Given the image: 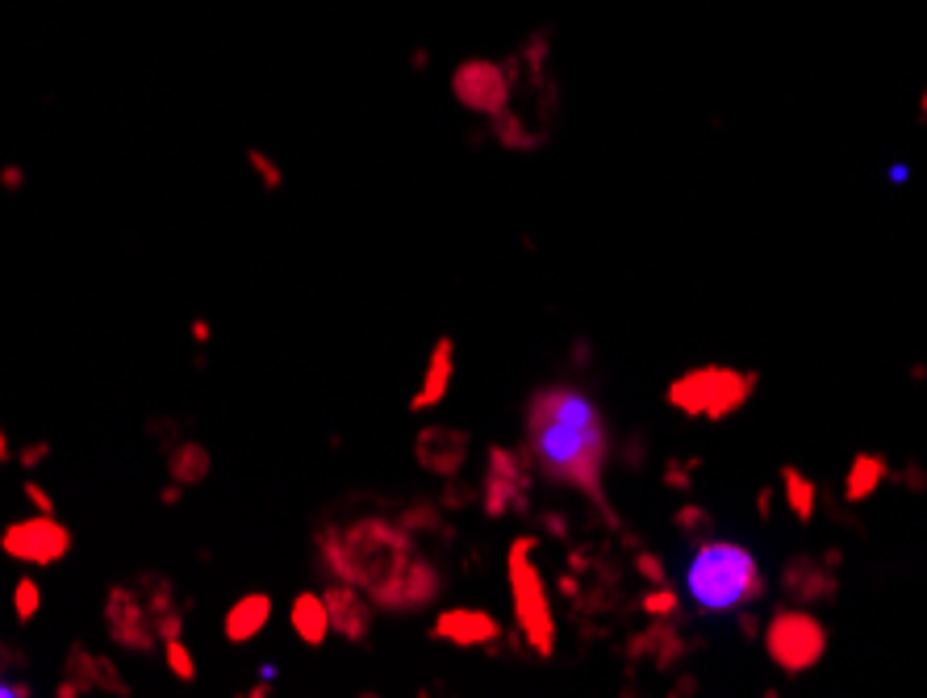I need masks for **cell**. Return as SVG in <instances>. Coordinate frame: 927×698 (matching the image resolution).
I'll list each match as a JSON object with an SVG mask.
<instances>
[{"instance_id":"d590c367","label":"cell","mask_w":927,"mask_h":698,"mask_svg":"<svg viewBox=\"0 0 927 698\" xmlns=\"http://www.w3.org/2000/svg\"><path fill=\"white\" fill-rule=\"evenodd\" d=\"M180 498H184V485H180V481H168V485L159 490V502H163V506H180Z\"/></svg>"},{"instance_id":"6da1fadb","label":"cell","mask_w":927,"mask_h":698,"mask_svg":"<svg viewBox=\"0 0 927 698\" xmlns=\"http://www.w3.org/2000/svg\"><path fill=\"white\" fill-rule=\"evenodd\" d=\"M527 452L543 477L564 481L581 490L589 502L602 506L610 523L614 510L602 490V469L610 456V435L602 410L577 385H548L527 402Z\"/></svg>"},{"instance_id":"8fae6325","label":"cell","mask_w":927,"mask_h":698,"mask_svg":"<svg viewBox=\"0 0 927 698\" xmlns=\"http://www.w3.org/2000/svg\"><path fill=\"white\" fill-rule=\"evenodd\" d=\"M322 598L330 607V632H339L351 644H364L368 632H372V607H368L372 598H364V590L351 586V581H343V577L330 581V590Z\"/></svg>"},{"instance_id":"52a82bcc","label":"cell","mask_w":927,"mask_h":698,"mask_svg":"<svg viewBox=\"0 0 927 698\" xmlns=\"http://www.w3.org/2000/svg\"><path fill=\"white\" fill-rule=\"evenodd\" d=\"M765 648L773 665H781L786 673H802L823 661L827 632L811 611H777L773 623L765 627Z\"/></svg>"},{"instance_id":"8992f818","label":"cell","mask_w":927,"mask_h":698,"mask_svg":"<svg viewBox=\"0 0 927 698\" xmlns=\"http://www.w3.org/2000/svg\"><path fill=\"white\" fill-rule=\"evenodd\" d=\"M71 544H76L71 527L59 523V515H38V510L30 519H13L0 531V552L17 565H30V569H51V565L67 561Z\"/></svg>"},{"instance_id":"5bb4252c","label":"cell","mask_w":927,"mask_h":698,"mask_svg":"<svg viewBox=\"0 0 927 698\" xmlns=\"http://www.w3.org/2000/svg\"><path fill=\"white\" fill-rule=\"evenodd\" d=\"M163 464H168V481H180L184 490H197V485L209 477L213 469V456L205 444H197V439H172L168 448H163Z\"/></svg>"},{"instance_id":"ffe728a7","label":"cell","mask_w":927,"mask_h":698,"mask_svg":"<svg viewBox=\"0 0 927 698\" xmlns=\"http://www.w3.org/2000/svg\"><path fill=\"white\" fill-rule=\"evenodd\" d=\"M130 581H134V590L142 594V602L151 607L155 619H159L163 611L180 607V602H176V581H172V577H163V573H155V569H142V573H134Z\"/></svg>"},{"instance_id":"f546056e","label":"cell","mask_w":927,"mask_h":698,"mask_svg":"<svg viewBox=\"0 0 927 698\" xmlns=\"http://www.w3.org/2000/svg\"><path fill=\"white\" fill-rule=\"evenodd\" d=\"M155 632H159V644L172 640V636H184V607H172L155 619Z\"/></svg>"},{"instance_id":"d6a6232c","label":"cell","mask_w":927,"mask_h":698,"mask_svg":"<svg viewBox=\"0 0 927 698\" xmlns=\"http://www.w3.org/2000/svg\"><path fill=\"white\" fill-rule=\"evenodd\" d=\"M472 498H477V490H468V485H456V481H451L447 494H443L439 502H443V506H468Z\"/></svg>"},{"instance_id":"7a4b0ae2","label":"cell","mask_w":927,"mask_h":698,"mask_svg":"<svg viewBox=\"0 0 927 698\" xmlns=\"http://www.w3.org/2000/svg\"><path fill=\"white\" fill-rule=\"evenodd\" d=\"M314 548L318 561L330 569V577H343L351 586H360L372 607L397 611V590L401 577L414 565L418 544L414 531L401 519H380L364 515L347 527H318L314 531Z\"/></svg>"},{"instance_id":"4fadbf2b","label":"cell","mask_w":927,"mask_h":698,"mask_svg":"<svg viewBox=\"0 0 927 698\" xmlns=\"http://www.w3.org/2000/svg\"><path fill=\"white\" fill-rule=\"evenodd\" d=\"M451 377H456V343H451V339L443 335V339L431 347V360H426V377H422L418 393L410 398V410H414V414H422V410L439 406V402L447 398Z\"/></svg>"},{"instance_id":"f1b7e54d","label":"cell","mask_w":927,"mask_h":698,"mask_svg":"<svg viewBox=\"0 0 927 698\" xmlns=\"http://www.w3.org/2000/svg\"><path fill=\"white\" fill-rule=\"evenodd\" d=\"M21 494H26V502L38 510V515H55V510H59V506H55V498L46 494V485H38L34 477H26V485H21Z\"/></svg>"},{"instance_id":"ba28073f","label":"cell","mask_w":927,"mask_h":698,"mask_svg":"<svg viewBox=\"0 0 927 698\" xmlns=\"http://www.w3.org/2000/svg\"><path fill=\"white\" fill-rule=\"evenodd\" d=\"M101 619H105V632L117 648H126L134 657H151L159 648V632H155V615L151 607L142 602V594L134 590V581H122V586H109L105 594V607H101Z\"/></svg>"},{"instance_id":"9a60e30c","label":"cell","mask_w":927,"mask_h":698,"mask_svg":"<svg viewBox=\"0 0 927 698\" xmlns=\"http://www.w3.org/2000/svg\"><path fill=\"white\" fill-rule=\"evenodd\" d=\"M268 619H272V598H268L264 590H251V594H243V598L226 611L222 632H226L230 644H247V640H255L259 632H264Z\"/></svg>"},{"instance_id":"7c38bea8","label":"cell","mask_w":927,"mask_h":698,"mask_svg":"<svg viewBox=\"0 0 927 698\" xmlns=\"http://www.w3.org/2000/svg\"><path fill=\"white\" fill-rule=\"evenodd\" d=\"M431 636L447 640V644H460V648H485L493 640H502V623L481 607H456V611L435 615Z\"/></svg>"},{"instance_id":"ac0fdd59","label":"cell","mask_w":927,"mask_h":698,"mask_svg":"<svg viewBox=\"0 0 927 698\" xmlns=\"http://www.w3.org/2000/svg\"><path fill=\"white\" fill-rule=\"evenodd\" d=\"M456 92H460V101H468L472 109H497L502 105V80L493 76V67L477 63V67H464V72L456 76Z\"/></svg>"},{"instance_id":"e0dca14e","label":"cell","mask_w":927,"mask_h":698,"mask_svg":"<svg viewBox=\"0 0 927 698\" xmlns=\"http://www.w3.org/2000/svg\"><path fill=\"white\" fill-rule=\"evenodd\" d=\"M289 623H293V632L309 644V648H318L326 636H330V607H326V598L322 594H297L293 598V607H289Z\"/></svg>"},{"instance_id":"5b68a950","label":"cell","mask_w":927,"mask_h":698,"mask_svg":"<svg viewBox=\"0 0 927 698\" xmlns=\"http://www.w3.org/2000/svg\"><path fill=\"white\" fill-rule=\"evenodd\" d=\"M756 389L752 372H735L723 364L694 368L669 385V406L689 414V418H727L731 410H740Z\"/></svg>"},{"instance_id":"4dcf8cb0","label":"cell","mask_w":927,"mask_h":698,"mask_svg":"<svg viewBox=\"0 0 927 698\" xmlns=\"http://www.w3.org/2000/svg\"><path fill=\"white\" fill-rule=\"evenodd\" d=\"M673 607H677V598L669 594V586H664V590L656 586V590H652V594L644 598V611H648V615H660V611H664V615H669Z\"/></svg>"},{"instance_id":"d4e9b609","label":"cell","mask_w":927,"mask_h":698,"mask_svg":"<svg viewBox=\"0 0 927 698\" xmlns=\"http://www.w3.org/2000/svg\"><path fill=\"white\" fill-rule=\"evenodd\" d=\"M97 690H105V694H117V698H130L134 690H130V682H126V673L113 665V657H105V653H97Z\"/></svg>"},{"instance_id":"83f0119b","label":"cell","mask_w":927,"mask_h":698,"mask_svg":"<svg viewBox=\"0 0 927 698\" xmlns=\"http://www.w3.org/2000/svg\"><path fill=\"white\" fill-rule=\"evenodd\" d=\"M26 661H30V653H26V648L0 636V678H9V673H13V669H21Z\"/></svg>"},{"instance_id":"8d00e7d4","label":"cell","mask_w":927,"mask_h":698,"mask_svg":"<svg viewBox=\"0 0 927 698\" xmlns=\"http://www.w3.org/2000/svg\"><path fill=\"white\" fill-rule=\"evenodd\" d=\"M13 439H9V431H5V423H0V464H13Z\"/></svg>"},{"instance_id":"603a6c76","label":"cell","mask_w":927,"mask_h":698,"mask_svg":"<svg viewBox=\"0 0 927 698\" xmlns=\"http://www.w3.org/2000/svg\"><path fill=\"white\" fill-rule=\"evenodd\" d=\"M159 648H163V665H168V673H172V678H176V682H184V686H193V682H197V657L188 653L184 636L163 640Z\"/></svg>"},{"instance_id":"9c48e42d","label":"cell","mask_w":927,"mask_h":698,"mask_svg":"<svg viewBox=\"0 0 927 698\" xmlns=\"http://www.w3.org/2000/svg\"><path fill=\"white\" fill-rule=\"evenodd\" d=\"M527 490H531V456H518L510 448H489V469L481 481V506L489 519L527 510Z\"/></svg>"},{"instance_id":"277c9868","label":"cell","mask_w":927,"mask_h":698,"mask_svg":"<svg viewBox=\"0 0 927 698\" xmlns=\"http://www.w3.org/2000/svg\"><path fill=\"white\" fill-rule=\"evenodd\" d=\"M535 535H518L506 552V577H510V598H514V623L522 644L531 648L535 657H552L556 648V619H552V602H548V586H543V573L535 565Z\"/></svg>"},{"instance_id":"74e56055","label":"cell","mask_w":927,"mask_h":698,"mask_svg":"<svg viewBox=\"0 0 927 698\" xmlns=\"http://www.w3.org/2000/svg\"><path fill=\"white\" fill-rule=\"evenodd\" d=\"M188 335H193L197 343H209V322H205V318H193V322H188Z\"/></svg>"},{"instance_id":"30bf717a","label":"cell","mask_w":927,"mask_h":698,"mask_svg":"<svg viewBox=\"0 0 927 698\" xmlns=\"http://www.w3.org/2000/svg\"><path fill=\"white\" fill-rule=\"evenodd\" d=\"M468 448H472L468 431L431 423V427H422L418 439H414V460L435 477H456L464 469V460H468Z\"/></svg>"},{"instance_id":"d6986e66","label":"cell","mask_w":927,"mask_h":698,"mask_svg":"<svg viewBox=\"0 0 927 698\" xmlns=\"http://www.w3.org/2000/svg\"><path fill=\"white\" fill-rule=\"evenodd\" d=\"M786 590L794 598H827L831 594V573L819 569L811 556H798V561L786 565Z\"/></svg>"},{"instance_id":"3957f363","label":"cell","mask_w":927,"mask_h":698,"mask_svg":"<svg viewBox=\"0 0 927 698\" xmlns=\"http://www.w3.org/2000/svg\"><path fill=\"white\" fill-rule=\"evenodd\" d=\"M685 586L702 611H731V607H748V602L765 594V577H760L752 552L744 544L706 540L694 552Z\"/></svg>"},{"instance_id":"cb8c5ba5","label":"cell","mask_w":927,"mask_h":698,"mask_svg":"<svg viewBox=\"0 0 927 698\" xmlns=\"http://www.w3.org/2000/svg\"><path fill=\"white\" fill-rule=\"evenodd\" d=\"M38 607H42V586H38L34 577H17V586H13V615H17V623L30 627L34 615H38Z\"/></svg>"},{"instance_id":"4316f807","label":"cell","mask_w":927,"mask_h":698,"mask_svg":"<svg viewBox=\"0 0 927 698\" xmlns=\"http://www.w3.org/2000/svg\"><path fill=\"white\" fill-rule=\"evenodd\" d=\"M247 159H251V168H255V176H259V180H264V189H268V193H276V189H280V184H284V172H280V168L272 164V159H268L264 151H251Z\"/></svg>"},{"instance_id":"484cf974","label":"cell","mask_w":927,"mask_h":698,"mask_svg":"<svg viewBox=\"0 0 927 698\" xmlns=\"http://www.w3.org/2000/svg\"><path fill=\"white\" fill-rule=\"evenodd\" d=\"M46 456H51V439H34V444L17 448L13 464H21L26 473H34V469H42V464H46Z\"/></svg>"},{"instance_id":"836d02e7","label":"cell","mask_w":927,"mask_h":698,"mask_svg":"<svg viewBox=\"0 0 927 698\" xmlns=\"http://www.w3.org/2000/svg\"><path fill=\"white\" fill-rule=\"evenodd\" d=\"M0 189H5V193H21V189H26V172H21V168H0Z\"/></svg>"},{"instance_id":"7402d4cb","label":"cell","mask_w":927,"mask_h":698,"mask_svg":"<svg viewBox=\"0 0 927 698\" xmlns=\"http://www.w3.org/2000/svg\"><path fill=\"white\" fill-rule=\"evenodd\" d=\"M886 477V464L882 456H857L848 469V498H865L877 490V481Z\"/></svg>"},{"instance_id":"e575fe53","label":"cell","mask_w":927,"mask_h":698,"mask_svg":"<svg viewBox=\"0 0 927 698\" xmlns=\"http://www.w3.org/2000/svg\"><path fill=\"white\" fill-rule=\"evenodd\" d=\"M639 573H644V577L652 581V586H660V581H664V573H660V565L652 561V552H644V556H639Z\"/></svg>"},{"instance_id":"1f68e13d","label":"cell","mask_w":927,"mask_h":698,"mask_svg":"<svg viewBox=\"0 0 927 698\" xmlns=\"http://www.w3.org/2000/svg\"><path fill=\"white\" fill-rule=\"evenodd\" d=\"M0 698H34V682H21V678H0Z\"/></svg>"},{"instance_id":"44dd1931","label":"cell","mask_w":927,"mask_h":698,"mask_svg":"<svg viewBox=\"0 0 927 698\" xmlns=\"http://www.w3.org/2000/svg\"><path fill=\"white\" fill-rule=\"evenodd\" d=\"M781 485H786V502L798 515V523H811L815 519V494H819L815 481L802 477L798 469H781Z\"/></svg>"},{"instance_id":"2e32d148","label":"cell","mask_w":927,"mask_h":698,"mask_svg":"<svg viewBox=\"0 0 927 698\" xmlns=\"http://www.w3.org/2000/svg\"><path fill=\"white\" fill-rule=\"evenodd\" d=\"M88 690H97V653L84 644V640H71L67 644V657H63V678H59V698H80Z\"/></svg>"}]
</instances>
